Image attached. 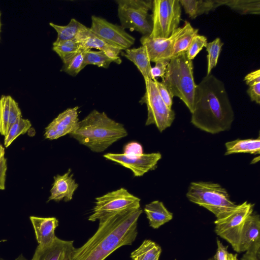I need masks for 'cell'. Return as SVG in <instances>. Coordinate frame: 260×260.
Listing matches in <instances>:
<instances>
[{
    "label": "cell",
    "instance_id": "obj_1",
    "mask_svg": "<svg viewBox=\"0 0 260 260\" xmlns=\"http://www.w3.org/2000/svg\"><path fill=\"white\" fill-rule=\"evenodd\" d=\"M142 212L141 208H134L100 219L97 231L82 246L75 248L72 260H105L118 248L132 245Z\"/></svg>",
    "mask_w": 260,
    "mask_h": 260
},
{
    "label": "cell",
    "instance_id": "obj_2",
    "mask_svg": "<svg viewBox=\"0 0 260 260\" xmlns=\"http://www.w3.org/2000/svg\"><path fill=\"white\" fill-rule=\"evenodd\" d=\"M191 123L205 132L215 134L229 130L234 113L222 81L212 74L196 88Z\"/></svg>",
    "mask_w": 260,
    "mask_h": 260
},
{
    "label": "cell",
    "instance_id": "obj_3",
    "mask_svg": "<svg viewBox=\"0 0 260 260\" xmlns=\"http://www.w3.org/2000/svg\"><path fill=\"white\" fill-rule=\"evenodd\" d=\"M69 135L92 151L102 152L126 137L127 132L123 124L105 112L93 110L79 121L77 128Z\"/></svg>",
    "mask_w": 260,
    "mask_h": 260
},
{
    "label": "cell",
    "instance_id": "obj_4",
    "mask_svg": "<svg viewBox=\"0 0 260 260\" xmlns=\"http://www.w3.org/2000/svg\"><path fill=\"white\" fill-rule=\"evenodd\" d=\"M192 60H189L186 53L172 58L168 64L161 82L167 87L173 96L179 98L193 111L197 84L193 77Z\"/></svg>",
    "mask_w": 260,
    "mask_h": 260
},
{
    "label": "cell",
    "instance_id": "obj_5",
    "mask_svg": "<svg viewBox=\"0 0 260 260\" xmlns=\"http://www.w3.org/2000/svg\"><path fill=\"white\" fill-rule=\"evenodd\" d=\"M186 197L191 202L212 212L216 219L225 217L237 206L230 199L225 188L219 184L212 182H191Z\"/></svg>",
    "mask_w": 260,
    "mask_h": 260
},
{
    "label": "cell",
    "instance_id": "obj_6",
    "mask_svg": "<svg viewBox=\"0 0 260 260\" xmlns=\"http://www.w3.org/2000/svg\"><path fill=\"white\" fill-rule=\"evenodd\" d=\"M152 38H166L179 27L181 6L179 0H154L152 8Z\"/></svg>",
    "mask_w": 260,
    "mask_h": 260
},
{
    "label": "cell",
    "instance_id": "obj_7",
    "mask_svg": "<svg viewBox=\"0 0 260 260\" xmlns=\"http://www.w3.org/2000/svg\"><path fill=\"white\" fill-rule=\"evenodd\" d=\"M95 205L88 220H99L115 213L140 208V199L124 188L95 198Z\"/></svg>",
    "mask_w": 260,
    "mask_h": 260
},
{
    "label": "cell",
    "instance_id": "obj_8",
    "mask_svg": "<svg viewBox=\"0 0 260 260\" xmlns=\"http://www.w3.org/2000/svg\"><path fill=\"white\" fill-rule=\"evenodd\" d=\"M145 84V92L139 103L147 106L145 125L154 124L162 132L172 125L175 118V112L169 108L162 100L154 80L149 79Z\"/></svg>",
    "mask_w": 260,
    "mask_h": 260
},
{
    "label": "cell",
    "instance_id": "obj_9",
    "mask_svg": "<svg viewBox=\"0 0 260 260\" xmlns=\"http://www.w3.org/2000/svg\"><path fill=\"white\" fill-rule=\"evenodd\" d=\"M253 208L254 204L245 201L237 205L236 209L225 217L214 221L215 233L228 242L236 252L242 226L246 218L252 213Z\"/></svg>",
    "mask_w": 260,
    "mask_h": 260
},
{
    "label": "cell",
    "instance_id": "obj_10",
    "mask_svg": "<svg viewBox=\"0 0 260 260\" xmlns=\"http://www.w3.org/2000/svg\"><path fill=\"white\" fill-rule=\"evenodd\" d=\"M89 29L104 42L120 50L130 48L135 42V38L120 25L111 23L99 16H91V24Z\"/></svg>",
    "mask_w": 260,
    "mask_h": 260
},
{
    "label": "cell",
    "instance_id": "obj_11",
    "mask_svg": "<svg viewBox=\"0 0 260 260\" xmlns=\"http://www.w3.org/2000/svg\"><path fill=\"white\" fill-rule=\"evenodd\" d=\"M186 27V21H185L184 26L179 27L168 38H152L148 35L142 36L140 42L146 48L150 62L170 60L174 45L177 39L184 32Z\"/></svg>",
    "mask_w": 260,
    "mask_h": 260
},
{
    "label": "cell",
    "instance_id": "obj_12",
    "mask_svg": "<svg viewBox=\"0 0 260 260\" xmlns=\"http://www.w3.org/2000/svg\"><path fill=\"white\" fill-rule=\"evenodd\" d=\"M104 157L129 169L135 176L141 177L156 166L161 155L159 152L143 153L138 156L108 153L104 154Z\"/></svg>",
    "mask_w": 260,
    "mask_h": 260
},
{
    "label": "cell",
    "instance_id": "obj_13",
    "mask_svg": "<svg viewBox=\"0 0 260 260\" xmlns=\"http://www.w3.org/2000/svg\"><path fill=\"white\" fill-rule=\"evenodd\" d=\"M78 109V106L69 108L59 114L45 128V138L56 140L75 131L79 121Z\"/></svg>",
    "mask_w": 260,
    "mask_h": 260
},
{
    "label": "cell",
    "instance_id": "obj_14",
    "mask_svg": "<svg viewBox=\"0 0 260 260\" xmlns=\"http://www.w3.org/2000/svg\"><path fill=\"white\" fill-rule=\"evenodd\" d=\"M74 241L60 239L57 237L51 244L38 245L31 260H72L75 249Z\"/></svg>",
    "mask_w": 260,
    "mask_h": 260
},
{
    "label": "cell",
    "instance_id": "obj_15",
    "mask_svg": "<svg viewBox=\"0 0 260 260\" xmlns=\"http://www.w3.org/2000/svg\"><path fill=\"white\" fill-rule=\"evenodd\" d=\"M118 16L123 29L137 31L143 36L151 34L152 24L148 19V11L118 7Z\"/></svg>",
    "mask_w": 260,
    "mask_h": 260
},
{
    "label": "cell",
    "instance_id": "obj_16",
    "mask_svg": "<svg viewBox=\"0 0 260 260\" xmlns=\"http://www.w3.org/2000/svg\"><path fill=\"white\" fill-rule=\"evenodd\" d=\"M75 39L80 44L81 48L85 50L98 49L114 59L115 63H121V59L119 54L121 50L110 45L99 38L90 31L89 27L82 24Z\"/></svg>",
    "mask_w": 260,
    "mask_h": 260
},
{
    "label": "cell",
    "instance_id": "obj_17",
    "mask_svg": "<svg viewBox=\"0 0 260 260\" xmlns=\"http://www.w3.org/2000/svg\"><path fill=\"white\" fill-rule=\"evenodd\" d=\"M78 186L73 178L71 169L62 175H57L54 177V182L50 189L48 201L59 202L63 200L64 202H69L72 200Z\"/></svg>",
    "mask_w": 260,
    "mask_h": 260
},
{
    "label": "cell",
    "instance_id": "obj_18",
    "mask_svg": "<svg viewBox=\"0 0 260 260\" xmlns=\"http://www.w3.org/2000/svg\"><path fill=\"white\" fill-rule=\"evenodd\" d=\"M29 219L34 229L38 245L45 246L54 241L56 237L55 231L59 224L56 218L30 216Z\"/></svg>",
    "mask_w": 260,
    "mask_h": 260
},
{
    "label": "cell",
    "instance_id": "obj_19",
    "mask_svg": "<svg viewBox=\"0 0 260 260\" xmlns=\"http://www.w3.org/2000/svg\"><path fill=\"white\" fill-rule=\"evenodd\" d=\"M260 217L252 213L245 220L238 242L237 252L247 251L253 244L260 242Z\"/></svg>",
    "mask_w": 260,
    "mask_h": 260
},
{
    "label": "cell",
    "instance_id": "obj_20",
    "mask_svg": "<svg viewBox=\"0 0 260 260\" xmlns=\"http://www.w3.org/2000/svg\"><path fill=\"white\" fill-rule=\"evenodd\" d=\"M144 212L149 220V225L153 229H157L173 218V213L159 201H154L146 204Z\"/></svg>",
    "mask_w": 260,
    "mask_h": 260
},
{
    "label": "cell",
    "instance_id": "obj_21",
    "mask_svg": "<svg viewBox=\"0 0 260 260\" xmlns=\"http://www.w3.org/2000/svg\"><path fill=\"white\" fill-rule=\"evenodd\" d=\"M122 55L132 61L142 75L144 81L151 79L150 70L152 68L146 48L141 45L138 48L125 50Z\"/></svg>",
    "mask_w": 260,
    "mask_h": 260
},
{
    "label": "cell",
    "instance_id": "obj_22",
    "mask_svg": "<svg viewBox=\"0 0 260 260\" xmlns=\"http://www.w3.org/2000/svg\"><path fill=\"white\" fill-rule=\"evenodd\" d=\"M184 11L191 19L208 14L217 7L223 5L224 0H179Z\"/></svg>",
    "mask_w": 260,
    "mask_h": 260
},
{
    "label": "cell",
    "instance_id": "obj_23",
    "mask_svg": "<svg viewBox=\"0 0 260 260\" xmlns=\"http://www.w3.org/2000/svg\"><path fill=\"white\" fill-rule=\"evenodd\" d=\"M226 151L225 155L234 153H247L259 154L260 139H237L225 144Z\"/></svg>",
    "mask_w": 260,
    "mask_h": 260
},
{
    "label": "cell",
    "instance_id": "obj_24",
    "mask_svg": "<svg viewBox=\"0 0 260 260\" xmlns=\"http://www.w3.org/2000/svg\"><path fill=\"white\" fill-rule=\"evenodd\" d=\"M161 248L154 241L146 239L131 254V260H159Z\"/></svg>",
    "mask_w": 260,
    "mask_h": 260
},
{
    "label": "cell",
    "instance_id": "obj_25",
    "mask_svg": "<svg viewBox=\"0 0 260 260\" xmlns=\"http://www.w3.org/2000/svg\"><path fill=\"white\" fill-rule=\"evenodd\" d=\"M224 5L242 15L259 14V0H224Z\"/></svg>",
    "mask_w": 260,
    "mask_h": 260
},
{
    "label": "cell",
    "instance_id": "obj_26",
    "mask_svg": "<svg viewBox=\"0 0 260 260\" xmlns=\"http://www.w3.org/2000/svg\"><path fill=\"white\" fill-rule=\"evenodd\" d=\"M82 24L75 18L71 19L68 24L65 26L49 23V25L57 32L56 42L75 39Z\"/></svg>",
    "mask_w": 260,
    "mask_h": 260
},
{
    "label": "cell",
    "instance_id": "obj_27",
    "mask_svg": "<svg viewBox=\"0 0 260 260\" xmlns=\"http://www.w3.org/2000/svg\"><path fill=\"white\" fill-rule=\"evenodd\" d=\"M85 50L80 49L62 61L61 71L72 76H76L85 68L84 63Z\"/></svg>",
    "mask_w": 260,
    "mask_h": 260
},
{
    "label": "cell",
    "instance_id": "obj_28",
    "mask_svg": "<svg viewBox=\"0 0 260 260\" xmlns=\"http://www.w3.org/2000/svg\"><path fill=\"white\" fill-rule=\"evenodd\" d=\"M186 24L185 31L177 39L174 45L172 58L186 53L193 38L198 34V29L193 28L187 21Z\"/></svg>",
    "mask_w": 260,
    "mask_h": 260
},
{
    "label": "cell",
    "instance_id": "obj_29",
    "mask_svg": "<svg viewBox=\"0 0 260 260\" xmlns=\"http://www.w3.org/2000/svg\"><path fill=\"white\" fill-rule=\"evenodd\" d=\"M31 126V123L28 119L20 117L10 128L7 134L5 136V147H8L19 136L25 134Z\"/></svg>",
    "mask_w": 260,
    "mask_h": 260
},
{
    "label": "cell",
    "instance_id": "obj_30",
    "mask_svg": "<svg viewBox=\"0 0 260 260\" xmlns=\"http://www.w3.org/2000/svg\"><path fill=\"white\" fill-rule=\"evenodd\" d=\"M112 62H115V61L102 51L92 50L85 51L84 59L85 67L91 64L107 69Z\"/></svg>",
    "mask_w": 260,
    "mask_h": 260
},
{
    "label": "cell",
    "instance_id": "obj_31",
    "mask_svg": "<svg viewBox=\"0 0 260 260\" xmlns=\"http://www.w3.org/2000/svg\"><path fill=\"white\" fill-rule=\"evenodd\" d=\"M223 45L219 38L207 43L206 46L208 52L207 75L211 74L212 69L216 66Z\"/></svg>",
    "mask_w": 260,
    "mask_h": 260
},
{
    "label": "cell",
    "instance_id": "obj_32",
    "mask_svg": "<svg viewBox=\"0 0 260 260\" xmlns=\"http://www.w3.org/2000/svg\"><path fill=\"white\" fill-rule=\"evenodd\" d=\"M81 47L75 40H68L53 43L52 50L60 57L62 61L77 52Z\"/></svg>",
    "mask_w": 260,
    "mask_h": 260
},
{
    "label": "cell",
    "instance_id": "obj_33",
    "mask_svg": "<svg viewBox=\"0 0 260 260\" xmlns=\"http://www.w3.org/2000/svg\"><path fill=\"white\" fill-rule=\"evenodd\" d=\"M10 97L3 95L0 99V134L4 137L9 130Z\"/></svg>",
    "mask_w": 260,
    "mask_h": 260
},
{
    "label": "cell",
    "instance_id": "obj_34",
    "mask_svg": "<svg viewBox=\"0 0 260 260\" xmlns=\"http://www.w3.org/2000/svg\"><path fill=\"white\" fill-rule=\"evenodd\" d=\"M207 44V39L205 36L198 34L196 35L186 52L187 58L192 60L202 49L206 47Z\"/></svg>",
    "mask_w": 260,
    "mask_h": 260
},
{
    "label": "cell",
    "instance_id": "obj_35",
    "mask_svg": "<svg viewBox=\"0 0 260 260\" xmlns=\"http://www.w3.org/2000/svg\"><path fill=\"white\" fill-rule=\"evenodd\" d=\"M118 7L136 10H144L149 12L152 10L153 1L151 0H117Z\"/></svg>",
    "mask_w": 260,
    "mask_h": 260
},
{
    "label": "cell",
    "instance_id": "obj_36",
    "mask_svg": "<svg viewBox=\"0 0 260 260\" xmlns=\"http://www.w3.org/2000/svg\"><path fill=\"white\" fill-rule=\"evenodd\" d=\"M170 60H160L155 62L154 67L150 70L151 78L154 80L156 78L160 77L162 78L165 76Z\"/></svg>",
    "mask_w": 260,
    "mask_h": 260
},
{
    "label": "cell",
    "instance_id": "obj_37",
    "mask_svg": "<svg viewBox=\"0 0 260 260\" xmlns=\"http://www.w3.org/2000/svg\"><path fill=\"white\" fill-rule=\"evenodd\" d=\"M7 170V159L5 157V151L0 143V190L5 189L6 172Z\"/></svg>",
    "mask_w": 260,
    "mask_h": 260
},
{
    "label": "cell",
    "instance_id": "obj_38",
    "mask_svg": "<svg viewBox=\"0 0 260 260\" xmlns=\"http://www.w3.org/2000/svg\"><path fill=\"white\" fill-rule=\"evenodd\" d=\"M159 94L167 107L172 109L173 96L168 90L167 87L161 82L156 79L154 80Z\"/></svg>",
    "mask_w": 260,
    "mask_h": 260
},
{
    "label": "cell",
    "instance_id": "obj_39",
    "mask_svg": "<svg viewBox=\"0 0 260 260\" xmlns=\"http://www.w3.org/2000/svg\"><path fill=\"white\" fill-rule=\"evenodd\" d=\"M21 117V112L18 103L11 96L10 99L9 129Z\"/></svg>",
    "mask_w": 260,
    "mask_h": 260
},
{
    "label": "cell",
    "instance_id": "obj_40",
    "mask_svg": "<svg viewBox=\"0 0 260 260\" xmlns=\"http://www.w3.org/2000/svg\"><path fill=\"white\" fill-rule=\"evenodd\" d=\"M143 153L142 145L136 142H132L125 145L123 148V154L128 156H138Z\"/></svg>",
    "mask_w": 260,
    "mask_h": 260
},
{
    "label": "cell",
    "instance_id": "obj_41",
    "mask_svg": "<svg viewBox=\"0 0 260 260\" xmlns=\"http://www.w3.org/2000/svg\"><path fill=\"white\" fill-rule=\"evenodd\" d=\"M247 93L251 102H254L257 104H260V82L249 86Z\"/></svg>",
    "mask_w": 260,
    "mask_h": 260
},
{
    "label": "cell",
    "instance_id": "obj_42",
    "mask_svg": "<svg viewBox=\"0 0 260 260\" xmlns=\"http://www.w3.org/2000/svg\"><path fill=\"white\" fill-rule=\"evenodd\" d=\"M217 249L214 256V260H227L228 251L227 247L222 244L221 241L217 239Z\"/></svg>",
    "mask_w": 260,
    "mask_h": 260
},
{
    "label": "cell",
    "instance_id": "obj_43",
    "mask_svg": "<svg viewBox=\"0 0 260 260\" xmlns=\"http://www.w3.org/2000/svg\"><path fill=\"white\" fill-rule=\"evenodd\" d=\"M244 80L249 86L260 82V70L258 69L249 73L245 77Z\"/></svg>",
    "mask_w": 260,
    "mask_h": 260
},
{
    "label": "cell",
    "instance_id": "obj_44",
    "mask_svg": "<svg viewBox=\"0 0 260 260\" xmlns=\"http://www.w3.org/2000/svg\"><path fill=\"white\" fill-rule=\"evenodd\" d=\"M241 260H260V248L249 249L245 252Z\"/></svg>",
    "mask_w": 260,
    "mask_h": 260
},
{
    "label": "cell",
    "instance_id": "obj_45",
    "mask_svg": "<svg viewBox=\"0 0 260 260\" xmlns=\"http://www.w3.org/2000/svg\"><path fill=\"white\" fill-rule=\"evenodd\" d=\"M227 260H238L237 258V254L229 252L227 255Z\"/></svg>",
    "mask_w": 260,
    "mask_h": 260
},
{
    "label": "cell",
    "instance_id": "obj_46",
    "mask_svg": "<svg viewBox=\"0 0 260 260\" xmlns=\"http://www.w3.org/2000/svg\"><path fill=\"white\" fill-rule=\"evenodd\" d=\"M0 260H7L0 257ZM15 260H28L22 254H20Z\"/></svg>",
    "mask_w": 260,
    "mask_h": 260
},
{
    "label": "cell",
    "instance_id": "obj_47",
    "mask_svg": "<svg viewBox=\"0 0 260 260\" xmlns=\"http://www.w3.org/2000/svg\"><path fill=\"white\" fill-rule=\"evenodd\" d=\"M1 15H2V14H1V10H0V40H1V31H2V21H1Z\"/></svg>",
    "mask_w": 260,
    "mask_h": 260
},
{
    "label": "cell",
    "instance_id": "obj_48",
    "mask_svg": "<svg viewBox=\"0 0 260 260\" xmlns=\"http://www.w3.org/2000/svg\"><path fill=\"white\" fill-rule=\"evenodd\" d=\"M257 157L254 158L251 161V164H255L256 163V162H257L259 160H256V158H257Z\"/></svg>",
    "mask_w": 260,
    "mask_h": 260
},
{
    "label": "cell",
    "instance_id": "obj_49",
    "mask_svg": "<svg viewBox=\"0 0 260 260\" xmlns=\"http://www.w3.org/2000/svg\"><path fill=\"white\" fill-rule=\"evenodd\" d=\"M7 241V240L6 239H2V240H0V242H6Z\"/></svg>",
    "mask_w": 260,
    "mask_h": 260
},
{
    "label": "cell",
    "instance_id": "obj_50",
    "mask_svg": "<svg viewBox=\"0 0 260 260\" xmlns=\"http://www.w3.org/2000/svg\"><path fill=\"white\" fill-rule=\"evenodd\" d=\"M209 260H212V259H209Z\"/></svg>",
    "mask_w": 260,
    "mask_h": 260
}]
</instances>
